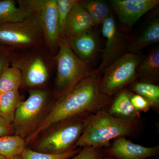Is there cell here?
I'll return each mask as SVG.
<instances>
[{"label": "cell", "mask_w": 159, "mask_h": 159, "mask_svg": "<svg viewBox=\"0 0 159 159\" xmlns=\"http://www.w3.org/2000/svg\"><path fill=\"white\" fill-rule=\"evenodd\" d=\"M100 75L92 72L68 92L55 99L39 127L26 139V145L32 144L42 134L57 122L95 114L107 108L110 98L100 90Z\"/></svg>", "instance_id": "cell-1"}, {"label": "cell", "mask_w": 159, "mask_h": 159, "mask_svg": "<svg viewBox=\"0 0 159 159\" xmlns=\"http://www.w3.org/2000/svg\"><path fill=\"white\" fill-rule=\"evenodd\" d=\"M136 122L137 120H122L113 116L107 108L99 111L90 116L74 148H108L111 140L132 134L136 129Z\"/></svg>", "instance_id": "cell-2"}, {"label": "cell", "mask_w": 159, "mask_h": 159, "mask_svg": "<svg viewBox=\"0 0 159 159\" xmlns=\"http://www.w3.org/2000/svg\"><path fill=\"white\" fill-rule=\"evenodd\" d=\"M92 115H83L57 122L42 134L30 148L38 152L53 154L74 149V145Z\"/></svg>", "instance_id": "cell-3"}, {"label": "cell", "mask_w": 159, "mask_h": 159, "mask_svg": "<svg viewBox=\"0 0 159 159\" xmlns=\"http://www.w3.org/2000/svg\"><path fill=\"white\" fill-rule=\"evenodd\" d=\"M29 94L28 99L22 101L17 107L12 124L14 134L25 140L39 127L52 103L47 90L32 89Z\"/></svg>", "instance_id": "cell-4"}, {"label": "cell", "mask_w": 159, "mask_h": 159, "mask_svg": "<svg viewBox=\"0 0 159 159\" xmlns=\"http://www.w3.org/2000/svg\"><path fill=\"white\" fill-rule=\"evenodd\" d=\"M58 48L56 56L57 74L54 94L55 99L68 92L92 73L87 63L72 51L66 39H60Z\"/></svg>", "instance_id": "cell-5"}, {"label": "cell", "mask_w": 159, "mask_h": 159, "mask_svg": "<svg viewBox=\"0 0 159 159\" xmlns=\"http://www.w3.org/2000/svg\"><path fill=\"white\" fill-rule=\"evenodd\" d=\"M43 42L40 26L31 15L22 21L0 26V45L13 51L37 47Z\"/></svg>", "instance_id": "cell-6"}, {"label": "cell", "mask_w": 159, "mask_h": 159, "mask_svg": "<svg viewBox=\"0 0 159 159\" xmlns=\"http://www.w3.org/2000/svg\"><path fill=\"white\" fill-rule=\"evenodd\" d=\"M142 61L139 55L132 53L121 55L112 63L103 72L101 77V92L110 98L125 86L135 79L137 70Z\"/></svg>", "instance_id": "cell-7"}, {"label": "cell", "mask_w": 159, "mask_h": 159, "mask_svg": "<svg viewBox=\"0 0 159 159\" xmlns=\"http://www.w3.org/2000/svg\"><path fill=\"white\" fill-rule=\"evenodd\" d=\"M19 5L37 20L44 42L51 50L58 47L60 39L56 0H19Z\"/></svg>", "instance_id": "cell-8"}, {"label": "cell", "mask_w": 159, "mask_h": 159, "mask_svg": "<svg viewBox=\"0 0 159 159\" xmlns=\"http://www.w3.org/2000/svg\"><path fill=\"white\" fill-rule=\"evenodd\" d=\"M11 66L19 70L22 77V84L26 87L35 89L43 85L48 80V70L39 55L17 56Z\"/></svg>", "instance_id": "cell-9"}, {"label": "cell", "mask_w": 159, "mask_h": 159, "mask_svg": "<svg viewBox=\"0 0 159 159\" xmlns=\"http://www.w3.org/2000/svg\"><path fill=\"white\" fill-rule=\"evenodd\" d=\"M102 34L105 37V48L99 66L93 71L100 75L107 67L121 56L124 48V39L117 27L115 17L110 15L102 24Z\"/></svg>", "instance_id": "cell-10"}, {"label": "cell", "mask_w": 159, "mask_h": 159, "mask_svg": "<svg viewBox=\"0 0 159 159\" xmlns=\"http://www.w3.org/2000/svg\"><path fill=\"white\" fill-rule=\"evenodd\" d=\"M110 6L121 24L133 26L144 14L158 5L159 0H111Z\"/></svg>", "instance_id": "cell-11"}, {"label": "cell", "mask_w": 159, "mask_h": 159, "mask_svg": "<svg viewBox=\"0 0 159 159\" xmlns=\"http://www.w3.org/2000/svg\"><path fill=\"white\" fill-rule=\"evenodd\" d=\"M105 152L116 159H146L158 155L159 146L145 147L134 143L125 137H120L114 139Z\"/></svg>", "instance_id": "cell-12"}, {"label": "cell", "mask_w": 159, "mask_h": 159, "mask_svg": "<svg viewBox=\"0 0 159 159\" xmlns=\"http://www.w3.org/2000/svg\"><path fill=\"white\" fill-rule=\"evenodd\" d=\"M94 26L90 16L79 1L69 12L61 38L68 40L79 36L91 31Z\"/></svg>", "instance_id": "cell-13"}, {"label": "cell", "mask_w": 159, "mask_h": 159, "mask_svg": "<svg viewBox=\"0 0 159 159\" xmlns=\"http://www.w3.org/2000/svg\"><path fill=\"white\" fill-rule=\"evenodd\" d=\"M68 40L73 52L86 63L95 56L99 48L98 39L91 31Z\"/></svg>", "instance_id": "cell-14"}, {"label": "cell", "mask_w": 159, "mask_h": 159, "mask_svg": "<svg viewBox=\"0 0 159 159\" xmlns=\"http://www.w3.org/2000/svg\"><path fill=\"white\" fill-rule=\"evenodd\" d=\"M129 93L126 90L120 92L107 108L109 113L122 120H137L140 117V113L136 110L132 104Z\"/></svg>", "instance_id": "cell-15"}, {"label": "cell", "mask_w": 159, "mask_h": 159, "mask_svg": "<svg viewBox=\"0 0 159 159\" xmlns=\"http://www.w3.org/2000/svg\"><path fill=\"white\" fill-rule=\"evenodd\" d=\"M24 97L19 90L7 92L0 95V117L12 124L16 111Z\"/></svg>", "instance_id": "cell-16"}, {"label": "cell", "mask_w": 159, "mask_h": 159, "mask_svg": "<svg viewBox=\"0 0 159 159\" xmlns=\"http://www.w3.org/2000/svg\"><path fill=\"white\" fill-rule=\"evenodd\" d=\"M25 9L13 0H0V26L24 21L29 16Z\"/></svg>", "instance_id": "cell-17"}, {"label": "cell", "mask_w": 159, "mask_h": 159, "mask_svg": "<svg viewBox=\"0 0 159 159\" xmlns=\"http://www.w3.org/2000/svg\"><path fill=\"white\" fill-rule=\"evenodd\" d=\"M137 74L144 81L151 83L157 80L159 75V49H153L138 66Z\"/></svg>", "instance_id": "cell-18"}, {"label": "cell", "mask_w": 159, "mask_h": 159, "mask_svg": "<svg viewBox=\"0 0 159 159\" xmlns=\"http://www.w3.org/2000/svg\"><path fill=\"white\" fill-rule=\"evenodd\" d=\"M159 41V21L157 19L152 21L142 34L131 43L129 50L136 53Z\"/></svg>", "instance_id": "cell-19"}, {"label": "cell", "mask_w": 159, "mask_h": 159, "mask_svg": "<svg viewBox=\"0 0 159 159\" xmlns=\"http://www.w3.org/2000/svg\"><path fill=\"white\" fill-rule=\"evenodd\" d=\"M25 140L17 135L0 137V156L7 159L20 155L26 147Z\"/></svg>", "instance_id": "cell-20"}, {"label": "cell", "mask_w": 159, "mask_h": 159, "mask_svg": "<svg viewBox=\"0 0 159 159\" xmlns=\"http://www.w3.org/2000/svg\"><path fill=\"white\" fill-rule=\"evenodd\" d=\"M80 3L90 16L95 26L102 25L111 14L109 6L104 1L86 0L80 1Z\"/></svg>", "instance_id": "cell-21"}, {"label": "cell", "mask_w": 159, "mask_h": 159, "mask_svg": "<svg viewBox=\"0 0 159 159\" xmlns=\"http://www.w3.org/2000/svg\"><path fill=\"white\" fill-rule=\"evenodd\" d=\"M22 77L19 70L10 66L0 76V95L15 90H19L22 85Z\"/></svg>", "instance_id": "cell-22"}, {"label": "cell", "mask_w": 159, "mask_h": 159, "mask_svg": "<svg viewBox=\"0 0 159 159\" xmlns=\"http://www.w3.org/2000/svg\"><path fill=\"white\" fill-rule=\"evenodd\" d=\"M132 90L136 94L145 98L150 103L152 107L158 109L159 107V86L146 81H139L134 83Z\"/></svg>", "instance_id": "cell-23"}, {"label": "cell", "mask_w": 159, "mask_h": 159, "mask_svg": "<svg viewBox=\"0 0 159 159\" xmlns=\"http://www.w3.org/2000/svg\"><path fill=\"white\" fill-rule=\"evenodd\" d=\"M79 149H72L64 153L53 154L38 152L26 147L20 155L22 159H69L79 152Z\"/></svg>", "instance_id": "cell-24"}, {"label": "cell", "mask_w": 159, "mask_h": 159, "mask_svg": "<svg viewBox=\"0 0 159 159\" xmlns=\"http://www.w3.org/2000/svg\"><path fill=\"white\" fill-rule=\"evenodd\" d=\"M79 2L77 0H56L60 39L62 37L67 18L73 6Z\"/></svg>", "instance_id": "cell-25"}, {"label": "cell", "mask_w": 159, "mask_h": 159, "mask_svg": "<svg viewBox=\"0 0 159 159\" xmlns=\"http://www.w3.org/2000/svg\"><path fill=\"white\" fill-rule=\"evenodd\" d=\"M14 51L0 45V76L16 58Z\"/></svg>", "instance_id": "cell-26"}, {"label": "cell", "mask_w": 159, "mask_h": 159, "mask_svg": "<svg viewBox=\"0 0 159 159\" xmlns=\"http://www.w3.org/2000/svg\"><path fill=\"white\" fill-rule=\"evenodd\" d=\"M103 156L101 148L86 146L76 155L69 159H101Z\"/></svg>", "instance_id": "cell-27"}, {"label": "cell", "mask_w": 159, "mask_h": 159, "mask_svg": "<svg viewBox=\"0 0 159 159\" xmlns=\"http://www.w3.org/2000/svg\"><path fill=\"white\" fill-rule=\"evenodd\" d=\"M129 98L134 108L139 112H147L152 108L148 100L140 95L129 93Z\"/></svg>", "instance_id": "cell-28"}, {"label": "cell", "mask_w": 159, "mask_h": 159, "mask_svg": "<svg viewBox=\"0 0 159 159\" xmlns=\"http://www.w3.org/2000/svg\"><path fill=\"white\" fill-rule=\"evenodd\" d=\"M13 134H14V131L12 124L0 117V137Z\"/></svg>", "instance_id": "cell-29"}, {"label": "cell", "mask_w": 159, "mask_h": 159, "mask_svg": "<svg viewBox=\"0 0 159 159\" xmlns=\"http://www.w3.org/2000/svg\"><path fill=\"white\" fill-rule=\"evenodd\" d=\"M101 159H116L112 157L109 156H103L101 158Z\"/></svg>", "instance_id": "cell-30"}, {"label": "cell", "mask_w": 159, "mask_h": 159, "mask_svg": "<svg viewBox=\"0 0 159 159\" xmlns=\"http://www.w3.org/2000/svg\"><path fill=\"white\" fill-rule=\"evenodd\" d=\"M7 159H22L21 156V155L16 156H15L12 157L10 158Z\"/></svg>", "instance_id": "cell-31"}, {"label": "cell", "mask_w": 159, "mask_h": 159, "mask_svg": "<svg viewBox=\"0 0 159 159\" xmlns=\"http://www.w3.org/2000/svg\"><path fill=\"white\" fill-rule=\"evenodd\" d=\"M0 159H7L6 158L4 157H3L2 156H0Z\"/></svg>", "instance_id": "cell-32"}]
</instances>
